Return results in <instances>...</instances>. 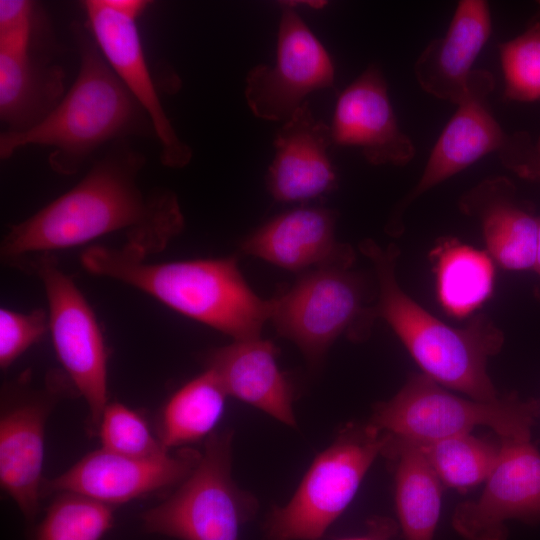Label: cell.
I'll list each match as a JSON object with an SVG mask.
<instances>
[{
    "label": "cell",
    "mask_w": 540,
    "mask_h": 540,
    "mask_svg": "<svg viewBox=\"0 0 540 540\" xmlns=\"http://www.w3.org/2000/svg\"><path fill=\"white\" fill-rule=\"evenodd\" d=\"M145 158L125 144L98 160L70 190L3 236V263L53 253L123 233L124 245L143 256L163 251L184 228L177 196L168 189L144 194L138 175Z\"/></svg>",
    "instance_id": "obj_1"
},
{
    "label": "cell",
    "mask_w": 540,
    "mask_h": 540,
    "mask_svg": "<svg viewBox=\"0 0 540 540\" xmlns=\"http://www.w3.org/2000/svg\"><path fill=\"white\" fill-rule=\"evenodd\" d=\"M80 262L89 273L136 288L169 308L231 336L261 337L271 300L247 284L234 257L151 263L137 250L90 246Z\"/></svg>",
    "instance_id": "obj_2"
},
{
    "label": "cell",
    "mask_w": 540,
    "mask_h": 540,
    "mask_svg": "<svg viewBox=\"0 0 540 540\" xmlns=\"http://www.w3.org/2000/svg\"><path fill=\"white\" fill-rule=\"evenodd\" d=\"M72 32L80 58L76 80L39 124L23 132H2V159L27 145L48 146L51 169L69 176L109 140L154 132L148 115L109 66L87 24L74 23Z\"/></svg>",
    "instance_id": "obj_3"
},
{
    "label": "cell",
    "mask_w": 540,
    "mask_h": 540,
    "mask_svg": "<svg viewBox=\"0 0 540 540\" xmlns=\"http://www.w3.org/2000/svg\"><path fill=\"white\" fill-rule=\"evenodd\" d=\"M359 248L373 263L379 287L377 316L382 317L407 348L424 374L474 400L497 399L487 372L489 357L503 345V333L486 316L464 328L451 327L430 314L399 286L395 266L399 250L381 248L371 239Z\"/></svg>",
    "instance_id": "obj_4"
},
{
    "label": "cell",
    "mask_w": 540,
    "mask_h": 540,
    "mask_svg": "<svg viewBox=\"0 0 540 540\" xmlns=\"http://www.w3.org/2000/svg\"><path fill=\"white\" fill-rule=\"evenodd\" d=\"M233 432H213L191 473L161 503L141 514L149 534L179 540H239L256 513L255 497L231 474Z\"/></svg>",
    "instance_id": "obj_5"
},
{
    "label": "cell",
    "mask_w": 540,
    "mask_h": 540,
    "mask_svg": "<svg viewBox=\"0 0 540 540\" xmlns=\"http://www.w3.org/2000/svg\"><path fill=\"white\" fill-rule=\"evenodd\" d=\"M539 415V401L464 399L423 373L411 376L393 398L378 404L370 423L412 443L470 433L477 426L493 429L500 439H520L530 438Z\"/></svg>",
    "instance_id": "obj_6"
},
{
    "label": "cell",
    "mask_w": 540,
    "mask_h": 540,
    "mask_svg": "<svg viewBox=\"0 0 540 540\" xmlns=\"http://www.w3.org/2000/svg\"><path fill=\"white\" fill-rule=\"evenodd\" d=\"M386 441L371 423L343 430L316 456L288 503L270 513L266 540L320 539L350 504Z\"/></svg>",
    "instance_id": "obj_7"
},
{
    "label": "cell",
    "mask_w": 540,
    "mask_h": 540,
    "mask_svg": "<svg viewBox=\"0 0 540 540\" xmlns=\"http://www.w3.org/2000/svg\"><path fill=\"white\" fill-rule=\"evenodd\" d=\"M9 266L41 281L55 352L77 394L86 401L89 430L97 434L108 404V353L92 308L72 278L59 268L53 253L23 257Z\"/></svg>",
    "instance_id": "obj_8"
},
{
    "label": "cell",
    "mask_w": 540,
    "mask_h": 540,
    "mask_svg": "<svg viewBox=\"0 0 540 540\" xmlns=\"http://www.w3.org/2000/svg\"><path fill=\"white\" fill-rule=\"evenodd\" d=\"M349 268L309 270L283 294L270 299L277 332L317 363L342 334L361 338L377 317L365 300L363 279Z\"/></svg>",
    "instance_id": "obj_9"
},
{
    "label": "cell",
    "mask_w": 540,
    "mask_h": 540,
    "mask_svg": "<svg viewBox=\"0 0 540 540\" xmlns=\"http://www.w3.org/2000/svg\"><path fill=\"white\" fill-rule=\"evenodd\" d=\"M73 391L76 389L66 373L55 369L46 374L41 387H33L29 372L2 387L1 488L30 523L39 513L42 498L47 419L56 404Z\"/></svg>",
    "instance_id": "obj_10"
},
{
    "label": "cell",
    "mask_w": 540,
    "mask_h": 540,
    "mask_svg": "<svg viewBox=\"0 0 540 540\" xmlns=\"http://www.w3.org/2000/svg\"><path fill=\"white\" fill-rule=\"evenodd\" d=\"M145 0H86V24L109 66L148 115L161 151V163L179 169L189 164L191 148L177 135L160 101L148 68L137 19Z\"/></svg>",
    "instance_id": "obj_11"
},
{
    "label": "cell",
    "mask_w": 540,
    "mask_h": 540,
    "mask_svg": "<svg viewBox=\"0 0 540 540\" xmlns=\"http://www.w3.org/2000/svg\"><path fill=\"white\" fill-rule=\"evenodd\" d=\"M281 17L274 65L253 67L245 79V99L263 120L285 121L311 92L333 87L335 70L321 42L289 2H279Z\"/></svg>",
    "instance_id": "obj_12"
},
{
    "label": "cell",
    "mask_w": 540,
    "mask_h": 540,
    "mask_svg": "<svg viewBox=\"0 0 540 540\" xmlns=\"http://www.w3.org/2000/svg\"><path fill=\"white\" fill-rule=\"evenodd\" d=\"M494 89L493 75L474 69L464 99L437 139L415 186L394 207L386 224L399 234L403 214L421 195L492 152H498L507 134L494 117L488 102Z\"/></svg>",
    "instance_id": "obj_13"
},
{
    "label": "cell",
    "mask_w": 540,
    "mask_h": 540,
    "mask_svg": "<svg viewBox=\"0 0 540 540\" xmlns=\"http://www.w3.org/2000/svg\"><path fill=\"white\" fill-rule=\"evenodd\" d=\"M509 519L540 521V453L530 438L501 439L483 492L456 507L452 525L466 540H506Z\"/></svg>",
    "instance_id": "obj_14"
},
{
    "label": "cell",
    "mask_w": 540,
    "mask_h": 540,
    "mask_svg": "<svg viewBox=\"0 0 540 540\" xmlns=\"http://www.w3.org/2000/svg\"><path fill=\"white\" fill-rule=\"evenodd\" d=\"M201 454L181 449L153 458H134L106 449L93 451L60 475L44 479L41 494L77 493L115 507L179 485Z\"/></svg>",
    "instance_id": "obj_15"
},
{
    "label": "cell",
    "mask_w": 540,
    "mask_h": 540,
    "mask_svg": "<svg viewBox=\"0 0 540 540\" xmlns=\"http://www.w3.org/2000/svg\"><path fill=\"white\" fill-rule=\"evenodd\" d=\"M330 127L334 145L359 148L372 165L404 166L415 156V146L398 124L387 82L376 64L341 92Z\"/></svg>",
    "instance_id": "obj_16"
},
{
    "label": "cell",
    "mask_w": 540,
    "mask_h": 540,
    "mask_svg": "<svg viewBox=\"0 0 540 540\" xmlns=\"http://www.w3.org/2000/svg\"><path fill=\"white\" fill-rule=\"evenodd\" d=\"M337 214L324 207H299L263 224L241 243L244 253L289 271L350 268L355 254L336 240Z\"/></svg>",
    "instance_id": "obj_17"
},
{
    "label": "cell",
    "mask_w": 540,
    "mask_h": 540,
    "mask_svg": "<svg viewBox=\"0 0 540 540\" xmlns=\"http://www.w3.org/2000/svg\"><path fill=\"white\" fill-rule=\"evenodd\" d=\"M275 155L267 173V187L277 201H307L337 185L328 149L331 127L312 113L305 101L278 129Z\"/></svg>",
    "instance_id": "obj_18"
},
{
    "label": "cell",
    "mask_w": 540,
    "mask_h": 540,
    "mask_svg": "<svg viewBox=\"0 0 540 540\" xmlns=\"http://www.w3.org/2000/svg\"><path fill=\"white\" fill-rule=\"evenodd\" d=\"M491 29L488 2L459 1L445 35L430 41L414 64L422 90L457 106L468 92L473 64Z\"/></svg>",
    "instance_id": "obj_19"
},
{
    "label": "cell",
    "mask_w": 540,
    "mask_h": 540,
    "mask_svg": "<svg viewBox=\"0 0 540 540\" xmlns=\"http://www.w3.org/2000/svg\"><path fill=\"white\" fill-rule=\"evenodd\" d=\"M459 207L480 221L487 253L502 268L534 269L538 244V217L516 199L513 183L504 176L490 177L465 192Z\"/></svg>",
    "instance_id": "obj_20"
},
{
    "label": "cell",
    "mask_w": 540,
    "mask_h": 540,
    "mask_svg": "<svg viewBox=\"0 0 540 540\" xmlns=\"http://www.w3.org/2000/svg\"><path fill=\"white\" fill-rule=\"evenodd\" d=\"M272 342L260 338L237 340L212 350L207 369L221 381L228 395L295 427L293 391L277 363Z\"/></svg>",
    "instance_id": "obj_21"
},
{
    "label": "cell",
    "mask_w": 540,
    "mask_h": 540,
    "mask_svg": "<svg viewBox=\"0 0 540 540\" xmlns=\"http://www.w3.org/2000/svg\"><path fill=\"white\" fill-rule=\"evenodd\" d=\"M65 74L30 52H0V118L9 132L26 131L44 120L65 93Z\"/></svg>",
    "instance_id": "obj_22"
},
{
    "label": "cell",
    "mask_w": 540,
    "mask_h": 540,
    "mask_svg": "<svg viewBox=\"0 0 540 540\" xmlns=\"http://www.w3.org/2000/svg\"><path fill=\"white\" fill-rule=\"evenodd\" d=\"M386 436L382 453L398 458L395 504L405 540H433L441 510V481L416 445Z\"/></svg>",
    "instance_id": "obj_23"
},
{
    "label": "cell",
    "mask_w": 540,
    "mask_h": 540,
    "mask_svg": "<svg viewBox=\"0 0 540 540\" xmlns=\"http://www.w3.org/2000/svg\"><path fill=\"white\" fill-rule=\"evenodd\" d=\"M228 396L218 376L210 369L179 388L160 415L159 436L168 451L213 433Z\"/></svg>",
    "instance_id": "obj_24"
},
{
    "label": "cell",
    "mask_w": 540,
    "mask_h": 540,
    "mask_svg": "<svg viewBox=\"0 0 540 540\" xmlns=\"http://www.w3.org/2000/svg\"><path fill=\"white\" fill-rule=\"evenodd\" d=\"M438 252L436 281L440 304L456 318L466 317L492 294L495 270L491 256L450 241Z\"/></svg>",
    "instance_id": "obj_25"
},
{
    "label": "cell",
    "mask_w": 540,
    "mask_h": 540,
    "mask_svg": "<svg viewBox=\"0 0 540 540\" xmlns=\"http://www.w3.org/2000/svg\"><path fill=\"white\" fill-rule=\"evenodd\" d=\"M412 444L422 451L445 486L461 491L488 479L498 462L501 450V443H494L470 433Z\"/></svg>",
    "instance_id": "obj_26"
},
{
    "label": "cell",
    "mask_w": 540,
    "mask_h": 540,
    "mask_svg": "<svg viewBox=\"0 0 540 540\" xmlns=\"http://www.w3.org/2000/svg\"><path fill=\"white\" fill-rule=\"evenodd\" d=\"M56 495L31 540H100L112 527L115 507L77 493Z\"/></svg>",
    "instance_id": "obj_27"
},
{
    "label": "cell",
    "mask_w": 540,
    "mask_h": 540,
    "mask_svg": "<svg viewBox=\"0 0 540 540\" xmlns=\"http://www.w3.org/2000/svg\"><path fill=\"white\" fill-rule=\"evenodd\" d=\"M505 100L532 102L540 99V12L513 39L499 43Z\"/></svg>",
    "instance_id": "obj_28"
},
{
    "label": "cell",
    "mask_w": 540,
    "mask_h": 540,
    "mask_svg": "<svg viewBox=\"0 0 540 540\" xmlns=\"http://www.w3.org/2000/svg\"><path fill=\"white\" fill-rule=\"evenodd\" d=\"M97 435L103 449L134 458L163 456L165 449L145 419L124 404L108 403L101 415Z\"/></svg>",
    "instance_id": "obj_29"
},
{
    "label": "cell",
    "mask_w": 540,
    "mask_h": 540,
    "mask_svg": "<svg viewBox=\"0 0 540 540\" xmlns=\"http://www.w3.org/2000/svg\"><path fill=\"white\" fill-rule=\"evenodd\" d=\"M49 330L48 312L38 308L29 313L0 310V367L7 369Z\"/></svg>",
    "instance_id": "obj_30"
},
{
    "label": "cell",
    "mask_w": 540,
    "mask_h": 540,
    "mask_svg": "<svg viewBox=\"0 0 540 540\" xmlns=\"http://www.w3.org/2000/svg\"><path fill=\"white\" fill-rule=\"evenodd\" d=\"M502 165L517 176L540 183V135L534 140L526 131H517L497 152Z\"/></svg>",
    "instance_id": "obj_31"
},
{
    "label": "cell",
    "mask_w": 540,
    "mask_h": 540,
    "mask_svg": "<svg viewBox=\"0 0 540 540\" xmlns=\"http://www.w3.org/2000/svg\"><path fill=\"white\" fill-rule=\"evenodd\" d=\"M534 270L540 276V216L538 217V244H537V252H536V260H535Z\"/></svg>",
    "instance_id": "obj_32"
},
{
    "label": "cell",
    "mask_w": 540,
    "mask_h": 540,
    "mask_svg": "<svg viewBox=\"0 0 540 540\" xmlns=\"http://www.w3.org/2000/svg\"><path fill=\"white\" fill-rule=\"evenodd\" d=\"M341 540H375V539L369 538V537H350V538H344Z\"/></svg>",
    "instance_id": "obj_33"
}]
</instances>
